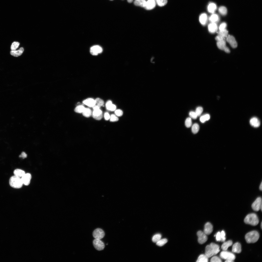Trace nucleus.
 <instances>
[{
	"mask_svg": "<svg viewBox=\"0 0 262 262\" xmlns=\"http://www.w3.org/2000/svg\"><path fill=\"white\" fill-rule=\"evenodd\" d=\"M220 251L219 246L214 243L207 246L205 248V254L208 258L217 254Z\"/></svg>",
	"mask_w": 262,
	"mask_h": 262,
	"instance_id": "1",
	"label": "nucleus"
},
{
	"mask_svg": "<svg viewBox=\"0 0 262 262\" xmlns=\"http://www.w3.org/2000/svg\"><path fill=\"white\" fill-rule=\"evenodd\" d=\"M259 237L258 233L256 231H253L247 233L245 236V239L248 243H254L258 240Z\"/></svg>",
	"mask_w": 262,
	"mask_h": 262,
	"instance_id": "2",
	"label": "nucleus"
},
{
	"mask_svg": "<svg viewBox=\"0 0 262 262\" xmlns=\"http://www.w3.org/2000/svg\"><path fill=\"white\" fill-rule=\"evenodd\" d=\"M244 221L246 224L255 226L258 223L259 221L257 215L255 213H252L246 216Z\"/></svg>",
	"mask_w": 262,
	"mask_h": 262,
	"instance_id": "3",
	"label": "nucleus"
},
{
	"mask_svg": "<svg viewBox=\"0 0 262 262\" xmlns=\"http://www.w3.org/2000/svg\"><path fill=\"white\" fill-rule=\"evenodd\" d=\"M9 183L11 187L15 188H20L23 184L21 178L15 175L11 177Z\"/></svg>",
	"mask_w": 262,
	"mask_h": 262,
	"instance_id": "4",
	"label": "nucleus"
},
{
	"mask_svg": "<svg viewBox=\"0 0 262 262\" xmlns=\"http://www.w3.org/2000/svg\"><path fill=\"white\" fill-rule=\"evenodd\" d=\"M220 257L226 260H230L233 261L235 258V255L232 253L224 251L221 252L220 254Z\"/></svg>",
	"mask_w": 262,
	"mask_h": 262,
	"instance_id": "5",
	"label": "nucleus"
},
{
	"mask_svg": "<svg viewBox=\"0 0 262 262\" xmlns=\"http://www.w3.org/2000/svg\"><path fill=\"white\" fill-rule=\"evenodd\" d=\"M253 209L255 211H257L260 209L262 210V200L260 197H257L252 205Z\"/></svg>",
	"mask_w": 262,
	"mask_h": 262,
	"instance_id": "6",
	"label": "nucleus"
},
{
	"mask_svg": "<svg viewBox=\"0 0 262 262\" xmlns=\"http://www.w3.org/2000/svg\"><path fill=\"white\" fill-rule=\"evenodd\" d=\"M93 244L95 248L98 251L103 250L105 247L104 243L100 239H95L93 240Z\"/></svg>",
	"mask_w": 262,
	"mask_h": 262,
	"instance_id": "7",
	"label": "nucleus"
},
{
	"mask_svg": "<svg viewBox=\"0 0 262 262\" xmlns=\"http://www.w3.org/2000/svg\"><path fill=\"white\" fill-rule=\"evenodd\" d=\"M217 45L219 49L224 51L228 53L230 52V50L226 46V42L225 40L217 41Z\"/></svg>",
	"mask_w": 262,
	"mask_h": 262,
	"instance_id": "8",
	"label": "nucleus"
},
{
	"mask_svg": "<svg viewBox=\"0 0 262 262\" xmlns=\"http://www.w3.org/2000/svg\"><path fill=\"white\" fill-rule=\"evenodd\" d=\"M228 32L226 29L219 31L218 33V35L216 37L215 39L217 41L225 40L228 35Z\"/></svg>",
	"mask_w": 262,
	"mask_h": 262,
	"instance_id": "9",
	"label": "nucleus"
},
{
	"mask_svg": "<svg viewBox=\"0 0 262 262\" xmlns=\"http://www.w3.org/2000/svg\"><path fill=\"white\" fill-rule=\"evenodd\" d=\"M105 234L104 231L102 229L97 228L95 229L93 233V237L95 239H101L104 236Z\"/></svg>",
	"mask_w": 262,
	"mask_h": 262,
	"instance_id": "10",
	"label": "nucleus"
},
{
	"mask_svg": "<svg viewBox=\"0 0 262 262\" xmlns=\"http://www.w3.org/2000/svg\"><path fill=\"white\" fill-rule=\"evenodd\" d=\"M197 234L198 237V241L200 244H203L207 241V237L206 235L204 232L200 230L197 232Z\"/></svg>",
	"mask_w": 262,
	"mask_h": 262,
	"instance_id": "11",
	"label": "nucleus"
},
{
	"mask_svg": "<svg viewBox=\"0 0 262 262\" xmlns=\"http://www.w3.org/2000/svg\"><path fill=\"white\" fill-rule=\"evenodd\" d=\"M226 39L227 41L232 48H235L237 47V42L233 36L228 35Z\"/></svg>",
	"mask_w": 262,
	"mask_h": 262,
	"instance_id": "12",
	"label": "nucleus"
},
{
	"mask_svg": "<svg viewBox=\"0 0 262 262\" xmlns=\"http://www.w3.org/2000/svg\"><path fill=\"white\" fill-rule=\"evenodd\" d=\"M102 48L99 45H95L91 47L90 49L91 54L93 55H97L102 51Z\"/></svg>",
	"mask_w": 262,
	"mask_h": 262,
	"instance_id": "13",
	"label": "nucleus"
},
{
	"mask_svg": "<svg viewBox=\"0 0 262 262\" xmlns=\"http://www.w3.org/2000/svg\"><path fill=\"white\" fill-rule=\"evenodd\" d=\"M31 178V175L29 173H25L21 178L23 184L26 186L29 184Z\"/></svg>",
	"mask_w": 262,
	"mask_h": 262,
	"instance_id": "14",
	"label": "nucleus"
},
{
	"mask_svg": "<svg viewBox=\"0 0 262 262\" xmlns=\"http://www.w3.org/2000/svg\"><path fill=\"white\" fill-rule=\"evenodd\" d=\"M92 115L93 117L96 120H100L102 118V111L100 109L94 110Z\"/></svg>",
	"mask_w": 262,
	"mask_h": 262,
	"instance_id": "15",
	"label": "nucleus"
},
{
	"mask_svg": "<svg viewBox=\"0 0 262 262\" xmlns=\"http://www.w3.org/2000/svg\"><path fill=\"white\" fill-rule=\"evenodd\" d=\"M212 225L209 222H207L205 225L204 232L206 235L210 234L213 231Z\"/></svg>",
	"mask_w": 262,
	"mask_h": 262,
	"instance_id": "16",
	"label": "nucleus"
},
{
	"mask_svg": "<svg viewBox=\"0 0 262 262\" xmlns=\"http://www.w3.org/2000/svg\"><path fill=\"white\" fill-rule=\"evenodd\" d=\"M156 4V3L154 0H148L146 1L144 8L147 10H151L155 7Z\"/></svg>",
	"mask_w": 262,
	"mask_h": 262,
	"instance_id": "17",
	"label": "nucleus"
},
{
	"mask_svg": "<svg viewBox=\"0 0 262 262\" xmlns=\"http://www.w3.org/2000/svg\"><path fill=\"white\" fill-rule=\"evenodd\" d=\"M83 103L87 106L93 107L96 105L95 100L91 98H88L83 100Z\"/></svg>",
	"mask_w": 262,
	"mask_h": 262,
	"instance_id": "18",
	"label": "nucleus"
},
{
	"mask_svg": "<svg viewBox=\"0 0 262 262\" xmlns=\"http://www.w3.org/2000/svg\"><path fill=\"white\" fill-rule=\"evenodd\" d=\"M250 123L252 126L254 127H258L260 125V121L256 117H254L251 118L250 120Z\"/></svg>",
	"mask_w": 262,
	"mask_h": 262,
	"instance_id": "19",
	"label": "nucleus"
},
{
	"mask_svg": "<svg viewBox=\"0 0 262 262\" xmlns=\"http://www.w3.org/2000/svg\"><path fill=\"white\" fill-rule=\"evenodd\" d=\"M232 251L233 252L239 253L241 251V245L239 243L237 242L233 246Z\"/></svg>",
	"mask_w": 262,
	"mask_h": 262,
	"instance_id": "20",
	"label": "nucleus"
},
{
	"mask_svg": "<svg viewBox=\"0 0 262 262\" xmlns=\"http://www.w3.org/2000/svg\"><path fill=\"white\" fill-rule=\"evenodd\" d=\"M217 6L216 4L214 3H210L207 7V10L210 13H214L216 10Z\"/></svg>",
	"mask_w": 262,
	"mask_h": 262,
	"instance_id": "21",
	"label": "nucleus"
},
{
	"mask_svg": "<svg viewBox=\"0 0 262 262\" xmlns=\"http://www.w3.org/2000/svg\"><path fill=\"white\" fill-rule=\"evenodd\" d=\"M208 29L210 33H214L218 29L217 25L215 23H211L208 25Z\"/></svg>",
	"mask_w": 262,
	"mask_h": 262,
	"instance_id": "22",
	"label": "nucleus"
},
{
	"mask_svg": "<svg viewBox=\"0 0 262 262\" xmlns=\"http://www.w3.org/2000/svg\"><path fill=\"white\" fill-rule=\"evenodd\" d=\"M24 49L23 47L20 48L18 50H11L10 51L11 55L15 57H18L20 56L23 53Z\"/></svg>",
	"mask_w": 262,
	"mask_h": 262,
	"instance_id": "23",
	"label": "nucleus"
},
{
	"mask_svg": "<svg viewBox=\"0 0 262 262\" xmlns=\"http://www.w3.org/2000/svg\"><path fill=\"white\" fill-rule=\"evenodd\" d=\"M106 106L107 109L111 111L115 110L116 108V106L112 104V101L110 100L106 102Z\"/></svg>",
	"mask_w": 262,
	"mask_h": 262,
	"instance_id": "24",
	"label": "nucleus"
},
{
	"mask_svg": "<svg viewBox=\"0 0 262 262\" xmlns=\"http://www.w3.org/2000/svg\"><path fill=\"white\" fill-rule=\"evenodd\" d=\"M207 19V16L205 13L202 14L199 17L200 23L203 25H205L206 23Z\"/></svg>",
	"mask_w": 262,
	"mask_h": 262,
	"instance_id": "25",
	"label": "nucleus"
},
{
	"mask_svg": "<svg viewBox=\"0 0 262 262\" xmlns=\"http://www.w3.org/2000/svg\"><path fill=\"white\" fill-rule=\"evenodd\" d=\"M232 244V242L231 240L228 241L224 243L221 246L222 249L224 251H226L228 249V248L231 246Z\"/></svg>",
	"mask_w": 262,
	"mask_h": 262,
	"instance_id": "26",
	"label": "nucleus"
},
{
	"mask_svg": "<svg viewBox=\"0 0 262 262\" xmlns=\"http://www.w3.org/2000/svg\"><path fill=\"white\" fill-rule=\"evenodd\" d=\"M219 19L218 15L217 14H213L209 18V20L211 23H215L218 21Z\"/></svg>",
	"mask_w": 262,
	"mask_h": 262,
	"instance_id": "27",
	"label": "nucleus"
},
{
	"mask_svg": "<svg viewBox=\"0 0 262 262\" xmlns=\"http://www.w3.org/2000/svg\"><path fill=\"white\" fill-rule=\"evenodd\" d=\"M208 258L205 254H201L198 257L196 262H207L208 261Z\"/></svg>",
	"mask_w": 262,
	"mask_h": 262,
	"instance_id": "28",
	"label": "nucleus"
},
{
	"mask_svg": "<svg viewBox=\"0 0 262 262\" xmlns=\"http://www.w3.org/2000/svg\"><path fill=\"white\" fill-rule=\"evenodd\" d=\"M146 2L145 0H135L134 2V4L136 6L144 7Z\"/></svg>",
	"mask_w": 262,
	"mask_h": 262,
	"instance_id": "29",
	"label": "nucleus"
},
{
	"mask_svg": "<svg viewBox=\"0 0 262 262\" xmlns=\"http://www.w3.org/2000/svg\"><path fill=\"white\" fill-rule=\"evenodd\" d=\"M14 173L15 175L20 177H22L25 174L24 171L18 169L15 170L14 172Z\"/></svg>",
	"mask_w": 262,
	"mask_h": 262,
	"instance_id": "30",
	"label": "nucleus"
},
{
	"mask_svg": "<svg viewBox=\"0 0 262 262\" xmlns=\"http://www.w3.org/2000/svg\"><path fill=\"white\" fill-rule=\"evenodd\" d=\"M82 113L84 116L87 117H90L92 114L91 110L88 108H85Z\"/></svg>",
	"mask_w": 262,
	"mask_h": 262,
	"instance_id": "31",
	"label": "nucleus"
},
{
	"mask_svg": "<svg viewBox=\"0 0 262 262\" xmlns=\"http://www.w3.org/2000/svg\"><path fill=\"white\" fill-rule=\"evenodd\" d=\"M218 10L219 13L222 15L225 16L227 13V9L225 6H221L219 8Z\"/></svg>",
	"mask_w": 262,
	"mask_h": 262,
	"instance_id": "32",
	"label": "nucleus"
},
{
	"mask_svg": "<svg viewBox=\"0 0 262 262\" xmlns=\"http://www.w3.org/2000/svg\"><path fill=\"white\" fill-rule=\"evenodd\" d=\"M199 129V127L198 124L197 123H194L192 127V132L194 134L198 132Z\"/></svg>",
	"mask_w": 262,
	"mask_h": 262,
	"instance_id": "33",
	"label": "nucleus"
},
{
	"mask_svg": "<svg viewBox=\"0 0 262 262\" xmlns=\"http://www.w3.org/2000/svg\"><path fill=\"white\" fill-rule=\"evenodd\" d=\"M85 108V107L82 105H79L77 106L75 108L74 111L77 113H82Z\"/></svg>",
	"mask_w": 262,
	"mask_h": 262,
	"instance_id": "34",
	"label": "nucleus"
},
{
	"mask_svg": "<svg viewBox=\"0 0 262 262\" xmlns=\"http://www.w3.org/2000/svg\"><path fill=\"white\" fill-rule=\"evenodd\" d=\"M210 118V115L208 114H206L201 116L200 118V121L202 123L208 121Z\"/></svg>",
	"mask_w": 262,
	"mask_h": 262,
	"instance_id": "35",
	"label": "nucleus"
},
{
	"mask_svg": "<svg viewBox=\"0 0 262 262\" xmlns=\"http://www.w3.org/2000/svg\"><path fill=\"white\" fill-rule=\"evenodd\" d=\"M161 235L160 234H157L154 235L152 238V241L154 243H156L161 238Z\"/></svg>",
	"mask_w": 262,
	"mask_h": 262,
	"instance_id": "36",
	"label": "nucleus"
},
{
	"mask_svg": "<svg viewBox=\"0 0 262 262\" xmlns=\"http://www.w3.org/2000/svg\"><path fill=\"white\" fill-rule=\"evenodd\" d=\"M167 240L166 238L161 239L156 242V244L158 246H162L167 243Z\"/></svg>",
	"mask_w": 262,
	"mask_h": 262,
	"instance_id": "37",
	"label": "nucleus"
},
{
	"mask_svg": "<svg viewBox=\"0 0 262 262\" xmlns=\"http://www.w3.org/2000/svg\"><path fill=\"white\" fill-rule=\"evenodd\" d=\"M156 4L159 6L162 7L165 5L167 3V0H156Z\"/></svg>",
	"mask_w": 262,
	"mask_h": 262,
	"instance_id": "38",
	"label": "nucleus"
},
{
	"mask_svg": "<svg viewBox=\"0 0 262 262\" xmlns=\"http://www.w3.org/2000/svg\"><path fill=\"white\" fill-rule=\"evenodd\" d=\"M95 100L96 102V104H97V105L99 107H100L104 105V101L103 100L99 98H96Z\"/></svg>",
	"mask_w": 262,
	"mask_h": 262,
	"instance_id": "39",
	"label": "nucleus"
},
{
	"mask_svg": "<svg viewBox=\"0 0 262 262\" xmlns=\"http://www.w3.org/2000/svg\"><path fill=\"white\" fill-rule=\"evenodd\" d=\"M19 43L17 42L14 41L13 42L11 46V50H16L19 47Z\"/></svg>",
	"mask_w": 262,
	"mask_h": 262,
	"instance_id": "40",
	"label": "nucleus"
},
{
	"mask_svg": "<svg viewBox=\"0 0 262 262\" xmlns=\"http://www.w3.org/2000/svg\"><path fill=\"white\" fill-rule=\"evenodd\" d=\"M185 124L187 128L190 127L192 125V122L191 118H187L185 120Z\"/></svg>",
	"mask_w": 262,
	"mask_h": 262,
	"instance_id": "41",
	"label": "nucleus"
},
{
	"mask_svg": "<svg viewBox=\"0 0 262 262\" xmlns=\"http://www.w3.org/2000/svg\"><path fill=\"white\" fill-rule=\"evenodd\" d=\"M203 108L201 107H198L196 108L195 112L197 116H199L201 115L203 111Z\"/></svg>",
	"mask_w": 262,
	"mask_h": 262,
	"instance_id": "42",
	"label": "nucleus"
},
{
	"mask_svg": "<svg viewBox=\"0 0 262 262\" xmlns=\"http://www.w3.org/2000/svg\"><path fill=\"white\" fill-rule=\"evenodd\" d=\"M210 261L211 262H222L221 259L217 256H214L211 259Z\"/></svg>",
	"mask_w": 262,
	"mask_h": 262,
	"instance_id": "43",
	"label": "nucleus"
},
{
	"mask_svg": "<svg viewBox=\"0 0 262 262\" xmlns=\"http://www.w3.org/2000/svg\"><path fill=\"white\" fill-rule=\"evenodd\" d=\"M110 119L111 122H114L117 121L118 118L115 115L112 114L110 116Z\"/></svg>",
	"mask_w": 262,
	"mask_h": 262,
	"instance_id": "44",
	"label": "nucleus"
},
{
	"mask_svg": "<svg viewBox=\"0 0 262 262\" xmlns=\"http://www.w3.org/2000/svg\"><path fill=\"white\" fill-rule=\"evenodd\" d=\"M227 26V24L225 22L222 23L220 25L219 27V31L222 30L226 29Z\"/></svg>",
	"mask_w": 262,
	"mask_h": 262,
	"instance_id": "45",
	"label": "nucleus"
},
{
	"mask_svg": "<svg viewBox=\"0 0 262 262\" xmlns=\"http://www.w3.org/2000/svg\"><path fill=\"white\" fill-rule=\"evenodd\" d=\"M189 115L191 118L194 119H196L197 117L196 112L192 111H190L189 113Z\"/></svg>",
	"mask_w": 262,
	"mask_h": 262,
	"instance_id": "46",
	"label": "nucleus"
},
{
	"mask_svg": "<svg viewBox=\"0 0 262 262\" xmlns=\"http://www.w3.org/2000/svg\"><path fill=\"white\" fill-rule=\"evenodd\" d=\"M214 236H215L216 237V239L217 241H221V232H218L217 233L216 235H215Z\"/></svg>",
	"mask_w": 262,
	"mask_h": 262,
	"instance_id": "47",
	"label": "nucleus"
},
{
	"mask_svg": "<svg viewBox=\"0 0 262 262\" xmlns=\"http://www.w3.org/2000/svg\"><path fill=\"white\" fill-rule=\"evenodd\" d=\"M221 240L222 242H224L226 239L225 233V231L223 230L221 232Z\"/></svg>",
	"mask_w": 262,
	"mask_h": 262,
	"instance_id": "48",
	"label": "nucleus"
},
{
	"mask_svg": "<svg viewBox=\"0 0 262 262\" xmlns=\"http://www.w3.org/2000/svg\"><path fill=\"white\" fill-rule=\"evenodd\" d=\"M115 113L116 115L120 116L123 115V112L121 110L119 109L116 110L115 112Z\"/></svg>",
	"mask_w": 262,
	"mask_h": 262,
	"instance_id": "49",
	"label": "nucleus"
},
{
	"mask_svg": "<svg viewBox=\"0 0 262 262\" xmlns=\"http://www.w3.org/2000/svg\"><path fill=\"white\" fill-rule=\"evenodd\" d=\"M104 117L106 120H107L110 119V116L108 113L106 112L104 114Z\"/></svg>",
	"mask_w": 262,
	"mask_h": 262,
	"instance_id": "50",
	"label": "nucleus"
},
{
	"mask_svg": "<svg viewBox=\"0 0 262 262\" xmlns=\"http://www.w3.org/2000/svg\"><path fill=\"white\" fill-rule=\"evenodd\" d=\"M19 156L20 157L22 158H25L27 157V155L25 152H23Z\"/></svg>",
	"mask_w": 262,
	"mask_h": 262,
	"instance_id": "51",
	"label": "nucleus"
},
{
	"mask_svg": "<svg viewBox=\"0 0 262 262\" xmlns=\"http://www.w3.org/2000/svg\"><path fill=\"white\" fill-rule=\"evenodd\" d=\"M100 107H99L97 105H95L93 107V109L94 110H96L99 109Z\"/></svg>",
	"mask_w": 262,
	"mask_h": 262,
	"instance_id": "52",
	"label": "nucleus"
},
{
	"mask_svg": "<svg viewBox=\"0 0 262 262\" xmlns=\"http://www.w3.org/2000/svg\"><path fill=\"white\" fill-rule=\"evenodd\" d=\"M259 188L260 190H262V183L261 182V184L259 186Z\"/></svg>",
	"mask_w": 262,
	"mask_h": 262,
	"instance_id": "53",
	"label": "nucleus"
},
{
	"mask_svg": "<svg viewBox=\"0 0 262 262\" xmlns=\"http://www.w3.org/2000/svg\"><path fill=\"white\" fill-rule=\"evenodd\" d=\"M225 262H233V261L230 260H226L225 261Z\"/></svg>",
	"mask_w": 262,
	"mask_h": 262,
	"instance_id": "54",
	"label": "nucleus"
},
{
	"mask_svg": "<svg viewBox=\"0 0 262 262\" xmlns=\"http://www.w3.org/2000/svg\"><path fill=\"white\" fill-rule=\"evenodd\" d=\"M127 1L129 3H131L133 1V0H127Z\"/></svg>",
	"mask_w": 262,
	"mask_h": 262,
	"instance_id": "55",
	"label": "nucleus"
},
{
	"mask_svg": "<svg viewBox=\"0 0 262 262\" xmlns=\"http://www.w3.org/2000/svg\"><path fill=\"white\" fill-rule=\"evenodd\" d=\"M262 222H261V227L262 229Z\"/></svg>",
	"mask_w": 262,
	"mask_h": 262,
	"instance_id": "56",
	"label": "nucleus"
},
{
	"mask_svg": "<svg viewBox=\"0 0 262 262\" xmlns=\"http://www.w3.org/2000/svg\"><path fill=\"white\" fill-rule=\"evenodd\" d=\"M155 0V1H156V0Z\"/></svg>",
	"mask_w": 262,
	"mask_h": 262,
	"instance_id": "57",
	"label": "nucleus"
},
{
	"mask_svg": "<svg viewBox=\"0 0 262 262\" xmlns=\"http://www.w3.org/2000/svg\"></svg>",
	"mask_w": 262,
	"mask_h": 262,
	"instance_id": "58",
	"label": "nucleus"
},
{
	"mask_svg": "<svg viewBox=\"0 0 262 262\" xmlns=\"http://www.w3.org/2000/svg\"></svg>",
	"mask_w": 262,
	"mask_h": 262,
	"instance_id": "59",
	"label": "nucleus"
}]
</instances>
